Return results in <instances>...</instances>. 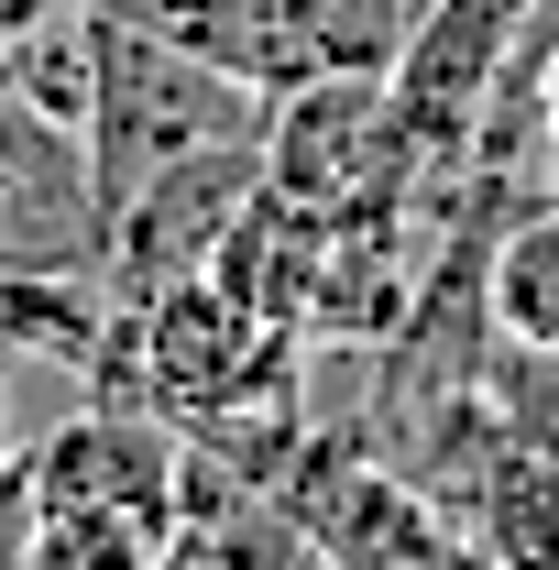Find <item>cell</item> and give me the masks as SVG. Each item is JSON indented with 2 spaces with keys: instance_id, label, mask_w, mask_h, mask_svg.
I'll list each match as a JSON object with an SVG mask.
<instances>
[{
  "instance_id": "6da1fadb",
  "label": "cell",
  "mask_w": 559,
  "mask_h": 570,
  "mask_svg": "<svg viewBox=\"0 0 559 570\" xmlns=\"http://www.w3.org/2000/svg\"><path fill=\"white\" fill-rule=\"evenodd\" d=\"M264 142V88H242L231 67L143 33V22H110V56H99V110H88V176H99V219L187 176V165H219V154H253Z\"/></svg>"
},
{
  "instance_id": "7a4b0ae2",
  "label": "cell",
  "mask_w": 559,
  "mask_h": 570,
  "mask_svg": "<svg viewBox=\"0 0 559 570\" xmlns=\"http://www.w3.org/2000/svg\"><path fill=\"white\" fill-rule=\"evenodd\" d=\"M99 11L231 67L264 99L307 77H384L418 22V0H99Z\"/></svg>"
},
{
  "instance_id": "3957f363",
  "label": "cell",
  "mask_w": 559,
  "mask_h": 570,
  "mask_svg": "<svg viewBox=\"0 0 559 570\" xmlns=\"http://www.w3.org/2000/svg\"><path fill=\"white\" fill-rule=\"evenodd\" d=\"M285 515L307 527L318 570H483L461 515L428 494L418 472H395L384 450H341V439H296L285 461Z\"/></svg>"
},
{
  "instance_id": "277c9868",
  "label": "cell",
  "mask_w": 559,
  "mask_h": 570,
  "mask_svg": "<svg viewBox=\"0 0 559 570\" xmlns=\"http://www.w3.org/2000/svg\"><path fill=\"white\" fill-rule=\"evenodd\" d=\"M264 187H275V198H307V209L428 198L418 154L395 132V88H384V77H307V88H275V99H264Z\"/></svg>"
},
{
  "instance_id": "5b68a950",
  "label": "cell",
  "mask_w": 559,
  "mask_h": 570,
  "mask_svg": "<svg viewBox=\"0 0 559 570\" xmlns=\"http://www.w3.org/2000/svg\"><path fill=\"white\" fill-rule=\"evenodd\" d=\"M0 275H99L88 142L0 88Z\"/></svg>"
},
{
  "instance_id": "8992f818",
  "label": "cell",
  "mask_w": 559,
  "mask_h": 570,
  "mask_svg": "<svg viewBox=\"0 0 559 570\" xmlns=\"http://www.w3.org/2000/svg\"><path fill=\"white\" fill-rule=\"evenodd\" d=\"M209 275L253 307V318H275L307 341V318H318V275H330V209H307V198H275V187H253L242 219L219 230Z\"/></svg>"
},
{
  "instance_id": "52a82bcc",
  "label": "cell",
  "mask_w": 559,
  "mask_h": 570,
  "mask_svg": "<svg viewBox=\"0 0 559 570\" xmlns=\"http://www.w3.org/2000/svg\"><path fill=\"white\" fill-rule=\"evenodd\" d=\"M450 515H461L483 570H559V439L504 428L483 450V472L450 494Z\"/></svg>"
},
{
  "instance_id": "ba28073f",
  "label": "cell",
  "mask_w": 559,
  "mask_h": 570,
  "mask_svg": "<svg viewBox=\"0 0 559 570\" xmlns=\"http://www.w3.org/2000/svg\"><path fill=\"white\" fill-rule=\"evenodd\" d=\"M99 56H110V11L99 0H45L0 33V88L22 110H45L56 132L88 142V110H99Z\"/></svg>"
},
{
  "instance_id": "9c48e42d",
  "label": "cell",
  "mask_w": 559,
  "mask_h": 570,
  "mask_svg": "<svg viewBox=\"0 0 559 570\" xmlns=\"http://www.w3.org/2000/svg\"><path fill=\"white\" fill-rule=\"evenodd\" d=\"M176 538V494H22L33 570H154Z\"/></svg>"
},
{
  "instance_id": "30bf717a",
  "label": "cell",
  "mask_w": 559,
  "mask_h": 570,
  "mask_svg": "<svg viewBox=\"0 0 559 570\" xmlns=\"http://www.w3.org/2000/svg\"><path fill=\"white\" fill-rule=\"evenodd\" d=\"M483 318L493 341L559 362V198H516L483 230Z\"/></svg>"
},
{
  "instance_id": "8fae6325",
  "label": "cell",
  "mask_w": 559,
  "mask_h": 570,
  "mask_svg": "<svg viewBox=\"0 0 559 570\" xmlns=\"http://www.w3.org/2000/svg\"><path fill=\"white\" fill-rule=\"evenodd\" d=\"M538 132H549V154H559V45H549V67H538Z\"/></svg>"
},
{
  "instance_id": "7c38bea8",
  "label": "cell",
  "mask_w": 559,
  "mask_h": 570,
  "mask_svg": "<svg viewBox=\"0 0 559 570\" xmlns=\"http://www.w3.org/2000/svg\"><path fill=\"white\" fill-rule=\"evenodd\" d=\"M22 11H45V0H0V33H11V22H22Z\"/></svg>"
},
{
  "instance_id": "4fadbf2b",
  "label": "cell",
  "mask_w": 559,
  "mask_h": 570,
  "mask_svg": "<svg viewBox=\"0 0 559 570\" xmlns=\"http://www.w3.org/2000/svg\"><path fill=\"white\" fill-rule=\"evenodd\" d=\"M0 483H11V450H0Z\"/></svg>"
},
{
  "instance_id": "5bb4252c",
  "label": "cell",
  "mask_w": 559,
  "mask_h": 570,
  "mask_svg": "<svg viewBox=\"0 0 559 570\" xmlns=\"http://www.w3.org/2000/svg\"><path fill=\"white\" fill-rule=\"evenodd\" d=\"M11 570H33V560H11Z\"/></svg>"
}]
</instances>
